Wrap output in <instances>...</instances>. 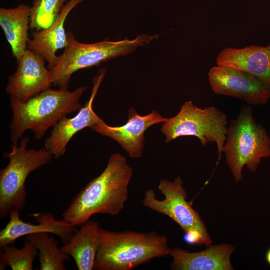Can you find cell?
<instances>
[{"instance_id":"cell-3","label":"cell","mask_w":270,"mask_h":270,"mask_svg":"<svg viewBox=\"0 0 270 270\" xmlns=\"http://www.w3.org/2000/svg\"><path fill=\"white\" fill-rule=\"evenodd\" d=\"M167 238L154 231L112 232L100 229L94 270H131L168 255Z\"/></svg>"},{"instance_id":"cell-22","label":"cell","mask_w":270,"mask_h":270,"mask_svg":"<svg viewBox=\"0 0 270 270\" xmlns=\"http://www.w3.org/2000/svg\"><path fill=\"white\" fill-rule=\"evenodd\" d=\"M266 259L268 264L270 265V248L266 253Z\"/></svg>"},{"instance_id":"cell-6","label":"cell","mask_w":270,"mask_h":270,"mask_svg":"<svg viewBox=\"0 0 270 270\" xmlns=\"http://www.w3.org/2000/svg\"><path fill=\"white\" fill-rule=\"evenodd\" d=\"M28 138L22 136L20 143L14 144L12 150L4 154L7 166L0 171V217L12 210L20 211L26 202V182L34 170L49 163L54 157L44 147L28 148Z\"/></svg>"},{"instance_id":"cell-5","label":"cell","mask_w":270,"mask_h":270,"mask_svg":"<svg viewBox=\"0 0 270 270\" xmlns=\"http://www.w3.org/2000/svg\"><path fill=\"white\" fill-rule=\"evenodd\" d=\"M222 152L236 182L242 180L244 166L254 172L262 158L270 157V138L256 122L250 106H242L236 118L230 122Z\"/></svg>"},{"instance_id":"cell-4","label":"cell","mask_w":270,"mask_h":270,"mask_svg":"<svg viewBox=\"0 0 270 270\" xmlns=\"http://www.w3.org/2000/svg\"><path fill=\"white\" fill-rule=\"evenodd\" d=\"M68 44L58 56L54 66L50 69L52 84L68 89L72 74L81 69L97 66L118 56L127 55L138 48L150 43L155 36L138 35L132 40L114 42L105 40L93 44L78 42L70 31L67 32Z\"/></svg>"},{"instance_id":"cell-20","label":"cell","mask_w":270,"mask_h":270,"mask_svg":"<svg viewBox=\"0 0 270 270\" xmlns=\"http://www.w3.org/2000/svg\"><path fill=\"white\" fill-rule=\"evenodd\" d=\"M0 270L10 266L12 270H32L38 250L31 242L25 240L23 246L18 248L7 244L0 247Z\"/></svg>"},{"instance_id":"cell-1","label":"cell","mask_w":270,"mask_h":270,"mask_svg":"<svg viewBox=\"0 0 270 270\" xmlns=\"http://www.w3.org/2000/svg\"><path fill=\"white\" fill-rule=\"evenodd\" d=\"M132 174L124 156L119 153L112 154L102 172L72 200L62 218L76 226H82L94 214L118 215L128 200Z\"/></svg>"},{"instance_id":"cell-12","label":"cell","mask_w":270,"mask_h":270,"mask_svg":"<svg viewBox=\"0 0 270 270\" xmlns=\"http://www.w3.org/2000/svg\"><path fill=\"white\" fill-rule=\"evenodd\" d=\"M128 115V122L122 126H110L104 122L90 128L102 136L116 140L131 158H138L142 154L144 132L150 126L164 122L167 118L162 117L156 110L142 116L134 108H130Z\"/></svg>"},{"instance_id":"cell-10","label":"cell","mask_w":270,"mask_h":270,"mask_svg":"<svg viewBox=\"0 0 270 270\" xmlns=\"http://www.w3.org/2000/svg\"><path fill=\"white\" fill-rule=\"evenodd\" d=\"M45 62L40 54L27 48L8 77L6 92L10 98L24 102L51 87L52 74Z\"/></svg>"},{"instance_id":"cell-18","label":"cell","mask_w":270,"mask_h":270,"mask_svg":"<svg viewBox=\"0 0 270 270\" xmlns=\"http://www.w3.org/2000/svg\"><path fill=\"white\" fill-rule=\"evenodd\" d=\"M31 6L21 4L16 8H0V26L17 62L27 50Z\"/></svg>"},{"instance_id":"cell-11","label":"cell","mask_w":270,"mask_h":270,"mask_svg":"<svg viewBox=\"0 0 270 270\" xmlns=\"http://www.w3.org/2000/svg\"><path fill=\"white\" fill-rule=\"evenodd\" d=\"M106 73L102 69L93 78V87L88 102L72 118L64 117L51 130L44 141V147L55 158H58L66 151V146L72 138L79 131L87 127L100 124L104 121L92 109V104L100 86Z\"/></svg>"},{"instance_id":"cell-14","label":"cell","mask_w":270,"mask_h":270,"mask_svg":"<svg viewBox=\"0 0 270 270\" xmlns=\"http://www.w3.org/2000/svg\"><path fill=\"white\" fill-rule=\"evenodd\" d=\"M218 66L245 72L270 88V42L266 46L250 45L242 48L227 47L216 58Z\"/></svg>"},{"instance_id":"cell-13","label":"cell","mask_w":270,"mask_h":270,"mask_svg":"<svg viewBox=\"0 0 270 270\" xmlns=\"http://www.w3.org/2000/svg\"><path fill=\"white\" fill-rule=\"evenodd\" d=\"M9 215V222L0 232V247L12 244L22 236L42 232L56 235L66 243L75 230V226L63 218L56 219L50 212L34 214L32 216L36 224L24 222L20 217V211L16 210H12Z\"/></svg>"},{"instance_id":"cell-15","label":"cell","mask_w":270,"mask_h":270,"mask_svg":"<svg viewBox=\"0 0 270 270\" xmlns=\"http://www.w3.org/2000/svg\"><path fill=\"white\" fill-rule=\"evenodd\" d=\"M202 251L190 252L180 248L170 249L168 255L173 259L170 268L176 270H233L230 256L235 246L222 244L209 245Z\"/></svg>"},{"instance_id":"cell-17","label":"cell","mask_w":270,"mask_h":270,"mask_svg":"<svg viewBox=\"0 0 270 270\" xmlns=\"http://www.w3.org/2000/svg\"><path fill=\"white\" fill-rule=\"evenodd\" d=\"M100 228L97 222L90 219L60 248L63 252L73 258L78 270L94 269Z\"/></svg>"},{"instance_id":"cell-2","label":"cell","mask_w":270,"mask_h":270,"mask_svg":"<svg viewBox=\"0 0 270 270\" xmlns=\"http://www.w3.org/2000/svg\"><path fill=\"white\" fill-rule=\"evenodd\" d=\"M88 88L81 86L72 91L50 88L24 102L10 98L12 116L9 127L12 144H17L29 130L36 140L42 138L50 128L82 108L80 98Z\"/></svg>"},{"instance_id":"cell-8","label":"cell","mask_w":270,"mask_h":270,"mask_svg":"<svg viewBox=\"0 0 270 270\" xmlns=\"http://www.w3.org/2000/svg\"><path fill=\"white\" fill-rule=\"evenodd\" d=\"M164 122L160 130L166 142L184 136L196 137L204 146L215 142L219 162L228 131L227 116L223 112L214 106L202 108L189 100L182 104L178 114Z\"/></svg>"},{"instance_id":"cell-21","label":"cell","mask_w":270,"mask_h":270,"mask_svg":"<svg viewBox=\"0 0 270 270\" xmlns=\"http://www.w3.org/2000/svg\"><path fill=\"white\" fill-rule=\"evenodd\" d=\"M66 0H34L30 27L39 31L50 26L58 17Z\"/></svg>"},{"instance_id":"cell-16","label":"cell","mask_w":270,"mask_h":270,"mask_svg":"<svg viewBox=\"0 0 270 270\" xmlns=\"http://www.w3.org/2000/svg\"><path fill=\"white\" fill-rule=\"evenodd\" d=\"M85 0H69L65 4L60 15L48 27L32 32V38L29 39L27 48L42 56L50 70L55 65L56 52L68 45L67 32L64 26L69 13L77 5Z\"/></svg>"},{"instance_id":"cell-9","label":"cell","mask_w":270,"mask_h":270,"mask_svg":"<svg viewBox=\"0 0 270 270\" xmlns=\"http://www.w3.org/2000/svg\"><path fill=\"white\" fill-rule=\"evenodd\" d=\"M208 79L215 94L236 98L249 106L265 104L270 99L268 86L238 69L217 65L209 70Z\"/></svg>"},{"instance_id":"cell-19","label":"cell","mask_w":270,"mask_h":270,"mask_svg":"<svg viewBox=\"0 0 270 270\" xmlns=\"http://www.w3.org/2000/svg\"><path fill=\"white\" fill-rule=\"evenodd\" d=\"M25 240L34 244L40 253V270H66V260L70 257L58 246V242L52 236L42 232L26 236Z\"/></svg>"},{"instance_id":"cell-7","label":"cell","mask_w":270,"mask_h":270,"mask_svg":"<svg viewBox=\"0 0 270 270\" xmlns=\"http://www.w3.org/2000/svg\"><path fill=\"white\" fill-rule=\"evenodd\" d=\"M158 189L164 198L158 200L152 188L145 191L143 205L164 214L174 221L185 232V240L190 244L208 246L212 240L198 212L186 200L187 192L178 176L173 181L162 179Z\"/></svg>"}]
</instances>
